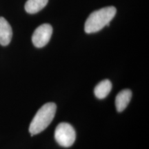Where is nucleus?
<instances>
[{
  "mask_svg": "<svg viewBox=\"0 0 149 149\" xmlns=\"http://www.w3.org/2000/svg\"><path fill=\"white\" fill-rule=\"evenodd\" d=\"M48 0H28L25 4V10L28 13L35 14L46 6Z\"/></svg>",
  "mask_w": 149,
  "mask_h": 149,
  "instance_id": "8",
  "label": "nucleus"
},
{
  "mask_svg": "<svg viewBox=\"0 0 149 149\" xmlns=\"http://www.w3.org/2000/svg\"><path fill=\"white\" fill-rule=\"evenodd\" d=\"M56 110L57 106L53 102L45 104L38 110L29 126L31 135L40 133L50 125L55 115Z\"/></svg>",
  "mask_w": 149,
  "mask_h": 149,
  "instance_id": "2",
  "label": "nucleus"
},
{
  "mask_svg": "<svg viewBox=\"0 0 149 149\" xmlns=\"http://www.w3.org/2000/svg\"><path fill=\"white\" fill-rule=\"evenodd\" d=\"M132 97V92L129 89H124L117 94L115 98V107L118 112H122L127 107Z\"/></svg>",
  "mask_w": 149,
  "mask_h": 149,
  "instance_id": "6",
  "label": "nucleus"
},
{
  "mask_svg": "<svg viewBox=\"0 0 149 149\" xmlns=\"http://www.w3.org/2000/svg\"><path fill=\"white\" fill-rule=\"evenodd\" d=\"M53 34V28L50 24H44L37 27L33 33L32 42L37 48L45 46L51 40Z\"/></svg>",
  "mask_w": 149,
  "mask_h": 149,
  "instance_id": "4",
  "label": "nucleus"
},
{
  "mask_svg": "<svg viewBox=\"0 0 149 149\" xmlns=\"http://www.w3.org/2000/svg\"><path fill=\"white\" fill-rule=\"evenodd\" d=\"M13 31L10 24L5 18L0 17V44L1 46H8L11 42Z\"/></svg>",
  "mask_w": 149,
  "mask_h": 149,
  "instance_id": "5",
  "label": "nucleus"
},
{
  "mask_svg": "<svg viewBox=\"0 0 149 149\" xmlns=\"http://www.w3.org/2000/svg\"><path fill=\"white\" fill-rule=\"evenodd\" d=\"M55 139L59 146L68 148L71 146L75 141V130L68 123L61 122L56 127Z\"/></svg>",
  "mask_w": 149,
  "mask_h": 149,
  "instance_id": "3",
  "label": "nucleus"
},
{
  "mask_svg": "<svg viewBox=\"0 0 149 149\" xmlns=\"http://www.w3.org/2000/svg\"><path fill=\"white\" fill-rule=\"evenodd\" d=\"M112 89V83L109 79H104L96 85L94 89L95 95L97 98L102 100L109 95Z\"/></svg>",
  "mask_w": 149,
  "mask_h": 149,
  "instance_id": "7",
  "label": "nucleus"
},
{
  "mask_svg": "<svg viewBox=\"0 0 149 149\" xmlns=\"http://www.w3.org/2000/svg\"><path fill=\"white\" fill-rule=\"evenodd\" d=\"M116 13V8L113 6L105 7L93 12L85 22V32L88 34L97 33L106 26H109Z\"/></svg>",
  "mask_w": 149,
  "mask_h": 149,
  "instance_id": "1",
  "label": "nucleus"
}]
</instances>
